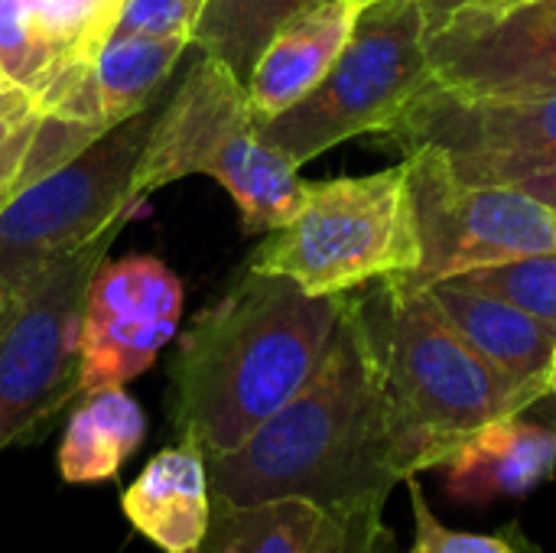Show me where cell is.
Masks as SVG:
<instances>
[{
  "label": "cell",
  "instance_id": "14",
  "mask_svg": "<svg viewBox=\"0 0 556 553\" xmlns=\"http://www.w3.org/2000/svg\"><path fill=\"white\" fill-rule=\"evenodd\" d=\"M362 7V0H306L277 26L248 78V98L261 121L293 108L326 78Z\"/></svg>",
  "mask_w": 556,
  "mask_h": 553
},
{
  "label": "cell",
  "instance_id": "11",
  "mask_svg": "<svg viewBox=\"0 0 556 553\" xmlns=\"http://www.w3.org/2000/svg\"><path fill=\"white\" fill-rule=\"evenodd\" d=\"M433 85L453 95L556 88V0H469L430 16Z\"/></svg>",
  "mask_w": 556,
  "mask_h": 553
},
{
  "label": "cell",
  "instance_id": "31",
  "mask_svg": "<svg viewBox=\"0 0 556 553\" xmlns=\"http://www.w3.org/2000/svg\"><path fill=\"white\" fill-rule=\"evenodd\" d=\"M547 394H556V349L554 359H551V368H547Z\"/></svg>",
  "mask_w": 556,
  "mask_h": 553
},
{
  "label": "cell",
  "instance_id": "4",
  "mask_svg": "<svg viewBox=\"0 0 556 553\" xmlns=\"http://www.w3.org/2000/svg\"><path fill=\"white\" fill-rule=\"evenodd\" d=\"M195 173L228 189L248 235L287 225L306 189L296 166L264 140L248 85L205 52L156 114L134 186L147 199L160 186Z\"/></svg>",
  "mask_w": 556,
  "mask_h": 553
},
{
  "label": "cell",
  "instance_id": "10",
  "mask_svg": "<svg viewBox=\"0 0 556 553\" xmlns=\"http://www.w3.org/2000/svg\"><path fill=\"white\" fill-rule=\"evenodd\" d=\"M404 153L433 143L469 183H518L556 166V88L538 95H453L430 85L384 134Z\"/></svg>",
  "mask_w": 556,
  "mask_h": 553
},
{
  "label": "cell",
  "instance_id": "17",
  "mask_svg": "<svg viewBox=\"0 0 556 553\" xmlns=\"http://www.w3.org/2000/svg\"><path fill=\"white\" fill-rule=\"evenodd\" d=\"M443 469L450 492L469 505L528 495L554 476L556 427L521 414L498 417L476 430Z\"/></svg>",
  "mask_w": 556,
  "mask_h": 553
},
{
  "label": "cell",
  "instance_id": "21",
  "mask_svg": "<svg viewBox=\"0 0 556 553\" xmlns=\"http://www.w3.org/2000/svg\"><path fill=\"white\" fill-rule=\"evenodd\" d=\"M65 62V49L26 0H0V72L13 88L36 98Z\"/></svg>",
  "mask_w": 556,
  "mask_h": 553
},
{
  "label": "cell",
  "instance_id": "8",
  "mask_svg": "<svg viewBox=\"0 0 556 553\" xmlns=\"http://www.w3.org/2000/svg\"><path fill=\"white\" fill-rule=\"evenodd\" d=\"M117 231L108 228L13 293L0 326V450L33 437L81 394L85 300Z\"/></svg>",
  "mask_w": 556,
  "mask_h": 553
},
{
  "label": "cell",
  "instance_id": "25",
  "mask_svg": "<svg viewBox=\"0 0 556 553\" xmlns=\"http://www.w3.org/2000/svg\"><path fill=\"white\" fill-rule=\"evenodd\" d=\"M42 117L46 114L23 88H13L0 101V209L23 189V166Z\"/></svg>",
  "mask_w": 556,
  "mask_h": 553
},
{
  "label": "cell",
  "instance_id": "12",
  "mask_svg": "<svg viewBox=\"0 0 556 553\" xmlns=\"http://www.w3.org/2000/svg\"><path fill=\"white\" fill-rule=\"evenodd\" d=\"M182 316V284L156 257L101 261L81 319V394L124 388L143 375L173 339Z\"/></svg>",
  "mask_w": 556,
  "mask_h": 553
},
{
  "label": "cell",
  "instance_id": "24",
  "mask_svg": "<svg viewBox=\"0 0 556 553\" xmlns=\"http://www.w3.org/2000/svg\"><path fill=\"white\" fill-rule=\"evenodd\" d=\"M410 489V508H414V544L407 553H541L528 538H508L505 535H472V531H453L446 528L417 479H407Z\"/></svg>",
  "mask_w": 556,
  "mask_h": 553
},
{
  "label": "cell",
  "instance_id": "22",
  "mask_svg": "<svg viewBox=\"0 0 556 553\" xmlns=\"http://www.w3.org/2000/svg\"><path fill=\"white\" fill-rule=\"evenodd\" d=\"M456 280L479 287V290L531 313L534 319L551 323L556 329V251L518 257V261L495 264V267H479Z\"/></svg>",
  "mask_w": 556,
  "mask_h": 553
},
{
  "label": "cell",
  "instance_id": "23",
  "mask_svg": "<svg viewBox=\"0 0 556 553\" xmlns=\"http://www.w3.org/2000/svg\"><path fill=\"white\" fill-rule=\"evenodd\" d=\"M39 23L59 39L68 62L88 65L114 29L124 0H26Z\"/></svg>",
  "mask_w": 556,
  "mask_h": 553
},
{
  "label": "cell",
  "instance_id": "5",
  "mask_svg": "<svg viewBox=\"0 0 556 553\" xmlns=\"http://www.w3.org/2000/svg\"><path fill=\"white\" fill-rule=\"evenodd\" d=\"M251 271L280 274L313 297H342L420 267L410 169L306 183L296 215L267 231Z\"/></svg>",
  "mask_w": 556,
  "mask_h": 553
},
{
  "label": "cell",
  "instance_id": "18",
  "mask_svg": "<svg viewBox=\"0 0 556 553\" xmlns=\"http://www.w3.org/2000/svg\"><path fill=\"white\" fill-rule=\"evenodd\" d=\"M147 437L143 407L117 385L85 391L59 443V473L68 486L111 482Z\"/></svg>",
  "mask_w": 556,
  "mask_h": 553
},
{
  "label": "cell",
  "instance_id": "29",
  "mask_svg": "<svg viewBox=\"0 0 556 553\" xmlns=\"http://www.w3.org/2000/svg\"><path fill=\"white\" fill-rule=\"evenodd\" d=\"M420 3L427 7L430 16H440V13H446V10H453V7H463V3H469V0H420Z\"/></svg>",
  "mask_w": 556,
  "mask_h": 553
},
{
  "label": "cell",
  "instance_id": "7",
  "mask_svg": "<svg viewBox=\"0 0 556 553\" xmlns=\"http://www.w3.org/2000/svg\"><path fill=\"white\" fill-rule=\"evenodd\" d=\"M156 114L150 104L121 121L0 209V287L10 297L108 228H124L143 202L134 179Z\"/></svg>",
  "mask_w": 556,
  "mask_h": 553
},
{
  "label": "cell",
  "instance_id": "26",
  "mask_svg": "<svg viewBox=\"0 0 556 553\" xmlns=\"http://www.w3.org/2000/svg\"><path fill=\"white\" fill-rule=\"evenodd\" d=\"M205 0H124L111 36H186L199 23Z\"/></svg>",
  "mask_w": 556,
  "mask_h": 553
},
{
  "label": "cell",
  "instance_id": "6",
  "mask_svg": "<svg viewBox=\"0 0 556 553\" xmlns=\"http://www.w3.org/2000/svg\"><path fill=\"white\" fill-rule=\"evenodd\" d=\"M430 13L420 0H368L326 78L277 117L264 140L296 169L358 134H388L430 85Z\"/></svg>",
  "mask_w": 556,
  "mask_h": 553
},
{
  "label": "cell",
  "instance_id": "1",
  "mask_svg": "<svg viewBox=\"0 0 556 553\" xmlns=\"http://www.w3.org/2000/svg\"><path fill=\"white\" fill-rule=\"evenodd\" d=\"M218 505L303 499L329 515L384 512L397 466L378 352L362 293H342L332 342L313 378L241 447L208 460Z\"/></svg>",
  "mask_w": 556,
  "mask_h": 553
},
{
  "label": "cell",
  "instance_id": "9",
  "mask_svg": "<svg viewBox=\"0 0 556 553\" xmlns=\"http://www.w3.org/2000/svg\"><path fill=\"white\" fill-rule=\"evenodd\" d=\"M404 163L420 228V267L404 274L410 287L556 251V209L525 189L469 183L433 143L407 150Z\"/></svg>",
  "mask_w": 556,
  "mask_h": 553
},
{
  "label": "cell",
  "instance_id": "33",
  "mask_svg": "<svg viewBox=\"0 0 556 553\" xmlns=\"http://www.w3.org/2000/svg\"><path fill=\"white\" fill-rule=\"evenodd\" d=\"M362 3H368V0H362Z\"/></svg>",
  "mask_w": 556,
  "mask_h": 553
},
{
  "label": "cell",
  "instance_id": "16",
  "mask_svg": "<svg viewBox=\"0 0 556 553\" xmlns=\"http://www.w3.org/2000/svg\"><path fill=\"white\" fill-rule=\"evenodd\" d=\"M121 512L160 553H199L215 515L205 453L186 440L160 450L124 489Z\"/></svg>",
  "mask_w": 556,
  "mask_h": 553
},
{
  "label": "cell",
  "instance_id": "13",
  "mask_svg": "<svg viewBox=\"0 0 556 553\" xmlns=\"http://www.w3.org/2000/svg\"><path fill=\"white\" fill-rule=\"evenodd\" d=\"M186 46V36H108L88 65H65L33 101L42 114L108 134L150 108Z\"/></svg>",
  "mask_w": 556,
  "mask_h": 553
},
{
  "label": "cell",
  "instance_id": "27",
  "mask_svg": "<svg viewBox=\"0 0 556 553\" xmlns=\"http://www.w3.org/2000/svg\"><path fill=\"white\" fill-rule=\"evenodd\" d=\"M323 553H394L391 531L384 528L381 512L349 515Z\"/></svg>",
  "mask_w": 556,
  "mask_h": 553
},
{
  "label": "cell",
  "instance_id": "19",
  "mask_svg": "<svg viewBox=\"0 0 556 553\" xmlns=\"http://www.w3.org/2000/svg\"><path fill=\"white\" fill-rule=\"evenodd\" d=\"M345 518L303 499L218 505L199 553H323Z\"/></svg>",
  "mask_w": 556,
  "mask_h": 553
},
{
  "label": "cell",
  "instance_id": "20",
  "mask_svg": "<svg viewBox=\"0 0 556 553\" xmlns=\"http://www.w3.org/2000/svg\"><path fill=\"white\" fill-rule=\"evenodd\" d=\"M306 0H205L192 46L222 59L244 85L277 26Z\"/></svg>",
  "mask_w": 556,
  "mask_h": 553
},
{
  "label": "cell",
  "instance_id": "2",
  "mask_svg": "<svg viewBox=\"0 0 556 553\" xmlns=\"http://www.w3.org/2000/svg\"><path fill=\"white\" fill-rule=\"evenodd\" d=\"M342 297H313L251 271L182 332L173 365V424L205 460L241 447L319 368Z\"/></svg>",
  "mask_w": 556,
  "mask_h": 553
},
{
  "label": "cell",
  "instance_id": "30",
  "mask_svg": "<svg viewBox=\"0 0 556 553\" xmlns=\"http://www.w3.org/2000/svg\"><path fill=\"white\" fill-rule=\"evenodd\" d=\"M10 303H13V297L0 287V326H3V319H7V313H10Z\"/></svg>",
  "mask_w": 556,
  "mask_h": 553
},
{
  "label": "cell",
  "instance_id": "15",
  "mask_svg": "<svg viewBox=\"0 0 556 553\" xmlns=\"http://www.w3.org/2000/svg\"><path fill=\"white\" fill-rule=\"evenodd\" d=\"M456 332L534 407L547 398V368L556 349V329L531 313L469 287L456 277L427 287Z\"/></svg>",
  "mask_w": 556,
  "mask_h": 553
},
{
  "label": "cell",
  "instance_id": "28",
  "mask_svg": "<svg viewBox=\"0 0 556 553\" xmlns=\"http://www.w3.org/2000/svg\"><path fill=\"white\" fill-rule=\"evenodd\" d=\"M518 189H525L528 196L541 199L544 205L556 209V166H544V169H534L528 176H521L518 183H511Z\"/></svg>",
  "mask_w": 556,
  "mask_h": 553
},
{
  "label": "cell",
  "instance_id": "32",
  "mask_svg": "<svg viewBox=\"0 0 556 553\" xmlns=\"http://www.w3.org/2000/svg\"><path fill=\"white\" fill-rule=\"evenodd\" d=\"M10 91H13V85H10V81L3 78V72H0V101H3V98H7Z\"/></svg>",
  "mask_w": 556,
  "mask_h": 553
},
{
  "label": "cell",
  "instance_id": "3",
  "mask_svg": "<svg viewBox=\"0 0 556 553\" xmlns=\"http://www.w3.org/2000/svg\"><path fill=\"white\" fill-rule=\"evenodd\" d=\"M371 326L397 466L443 469L485 424L531 404L456 332L427 287L388 277L358 290Z\"/></svg>",
  "mask_w": 556,
  "mask_h": 553
}]
</instances>
